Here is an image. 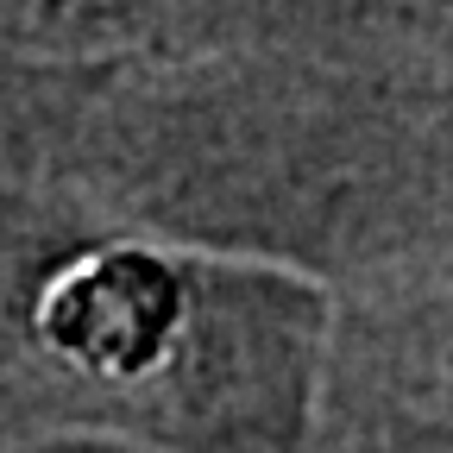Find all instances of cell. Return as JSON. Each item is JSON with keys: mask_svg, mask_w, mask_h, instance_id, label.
<instances>
[{"mask_svg": "<svg viewBox=\"0 0 453 453\" xmlns=\"http://www.w3.org/2000/svg\"><path fill=\"white\" fill-rule=\"evenodd\" d=\"M208 290L177 271V258H157L139 246H107L64 265L38 296V340L107 390H157L196 378Z\"/></svg>", "mask_w": 453, "mask_h": 453, "instance_id": "cell-1", "label": "cell"}, {"mask_svg": "<svg viewBox=\"0 0 453 453\" xmlns=\"http://www.w3.org/2000/svg\"><path fill=\"white\" fill-rule=\"evenodd\" d=\"M334 390L340 453H453V296L372 327Z\"/></svg>", "mask_w": 453, "mask_h": 453, "instance_id": "cell-2", "label": "cell"}]
</instances>
